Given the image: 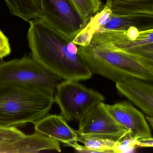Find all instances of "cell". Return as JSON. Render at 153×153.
I'll return each instance as SVG.
<instances>
[{
	"label": "cell",
	"mask_w": 153,
	"mask_h": 153,
	"mask_svg": "<svg viewBox=\"0 0 153 153\" xmlns=\"http://www.w3.org/2000/svg\"><path fill=\"white\" fill-rule=\"evenodd\" d=\"M36 132L57 140L76 150L79 135L67 124L62 115H47L34 124Z\"/></svg>",
	"instance_id": "obj_10"
},
{
	"label": "cell",
	"mask_w": 153,
	"mask_h": 153,
	"mask_svg": "<svg viewBox=\"0 0 153 153\" xmlns=\"http://www.w3.org/2000/svg\"><path fill=\"white\" fill-rule=\"evenodd\" d=\"M137 147H153V137L135 141Z\"/></svg>",
	"instance_id": "obj_21"
},
{
	"label": "cell",
	"mask_w": 153,
	"mask_h": 153,
	"mask_svg": "<svg viewBox=\"0 0 153 153\" xmlns=\"http://www.w3.org/2000/svg\"><path fill=\"white\" fill-rule=\"evenodd\" d=\"M100 104L117 122L130 131L133 139L142 140L152 137L151 128L146 118L131 103L122 102L113 105L103 102Z\"/></svg>",
	"instance_id": "obj_8"
},
{
	"label": "cell",
	"mask_w": 153,
	"mask_h": 153,
	"mask_svg": "<svg viewBox=\"0 0 153 153\" xmlns=\"http://www.w3.org/2000/svg\"><path fill=\"white\" fill-rule=\"evenodd\" d=\"M80 15L89 20L101 8V0H71Z\"/></svg>",
	"instance_id": "obj_16"
},
{
	"label": "cell",
	"mask_w": 153,
	"mask_h": 153,
	"mask_svg": "<svg viewBox=\"0 0 153 153\" xmlns=\"http://www.w3.org/2000/svg\"><path fill=\"white\" fill-rule=\"evenodd\" d=\"M25 134L15 127L0 126V152L5 146L15 142Z\"/></svg>",
	"instance_id": "obj_18"
},
{
	"label": "cell",
	"mask_w": 153,
	"mask_h": 153,
	"mask_svg": "<svg viewBox=\"0 0 153 153\" xmlns=\"http://www.w3.org/2000/svg\"><path fill=\"white\" fill-rule=\"evenodd\" d=\"M112 15L134 19H153V0H109Z\"/></svg>",
	"instance_id": "obj_12"
},
{
	"label": "cell",
	"mask_w": 153,
	"mask_h": 153,
	"mask_svg": "<svg viewBox=\"0 0 153 153\" xmlns=\"http://www.w3.org/2000/svg\"><path fill=\"white\" fill-rule=\"evenodd\" d=\"M54 102V96L35 87L0 84V126L35 124L47 115Z\"/></svg>",
	"instance_id": "obj_2"
},
{
	"label": "cell",
	"mask_w": 153,
	"mask_h": 153,
	"mask_svg": "<svg viewBox=\"0 0 153 153\" xmlns=\"http://www.w3.org/2000/svg\"><path fill=\"white\" fill-rule=\"evenodd\" d=\"M112 17L110 2L108 0L102 9L90 19L86 27L94 34L109 22Z\"/></svg>",
	"instance_id": "obj_15"
},
{
	"label": "cell",
	"mask_w": 153,
	"mask_h": 153,
	"mask_svg": "<svg viewBox=\"0 0 153 153\" xmlns=\"http://www.w3.org/2000/svg\"><path fill=\"white\" fill-rule=\"evenodd\" d=\"M78 53L92 73L117 83L134 78L153 81V72L122 50L91 42L78 47Z\"/></svg>",
	"instance_id": "obj_3"
},
{
	"label": "cell",
	"mask_w": 153,
	"mask_h": 153,
	"mask_svg": "<svg viewBox=\"0 0 153 153\" xmlns=\"http://www.w3.org/2000/svg\"><path fill=\"white\" fill-rule=\"evenodd\" d=\"M108 46L125 50L153 43V23L144 27L133 26L126 30H108L102 36Z\"/></svg>",
	"instance_id": "obj_9"
},
{
	"label": "cell",
	"mask_w": 153,
	"mask_h": 153,
	"mask_svg": "<svg viewBox=\"0 0 153 153\" xmlns=\"http://www.w3.org/2000/svg\"><path fill=\"white\" fill-rule=\"evenodd\" d=\"M94 33L85 26L73 40L74 43L80 46H85L90 45Z\"/></svg>",
	"instance_id": "obj_19"
},
{
	"label": "cell",
	"mask_w": 153,
	"mask_h": 153,
	"mask_svg": "<svg viewBox=\"0 0 153 153\" xmlns=\"http://www.w3.org/2000/svg\"><path fill=\"white\" fill-rule=\"evenodd\" d=\"M27 33L32 57L64 80L85 81L93 74L71 40L39 18L30 21Z\"/></svg>",
	"instance_id": "obj_1"
},
{
	"label": "cell",
	"mask_w": 153,
	"mask_h": 153,
	"mask_svg": "<svg viewBox=\"0 0 153 153\" xmlns=\"http://www.w3.org/2000/svg\"><path fill=\"white\" fill-rule=\"evenodd\" d=\"M62 80L29 57L6 62L1 59L0 62V84H24L54 96L56 87Z\"/></svg>",
	"instance_id": "obj_4"
},
{
	"label": "cell",
	"mask_w": 153,
	"mask_h": 153,
	"mask_svg": "<svg viewBox=\"0 0 153 153\" xmlns=\"http://www.w3.org/2000/svg\"><path fill=\"white\" fill-rule=\"evenodd\" d=\"M54 98L66 120L79 122L93 107L105 100L100 93L70 80H65L57 85Z\"/></svg>",
	"instance_id": "obj_5"
},
{
	"label": "cell",
	"mask_w": 153,
	"mask_h": 153,
	"mask_svg": "<svg viewBox=\"0 0 153 153\" xmlns=\"http://www.w3.org/2000/svg\"><path fill=\"white\" fill-rule=\"evenodd\" d=\"M139 19L127 17H118L112 15V18L105 26L98 31L106 30H126L131 26L142 27L146 25L139 24ZM98 32V31H97Z\"/></svg>",
	"instance_id": "obj_17"
},
{
	"label": "cell",
	"mask_w": 153,
	"mask_h": 153,
	"mask_svg": "<svg viewBox=\"0 0 153 153\" xmlns=\"http://www.w3.org/2000/svg\"><path fill=\"white\" fill-rule=\"evenodd\" d=\"M116 84L121 95L142 110L146 116L153 118V84L134 78Z\"/></svg>",
	"instance_id": "obj_11"
},
{
	"label": "cell",
	"mask_w": 153,
	"mask_h": 153,
	"mask_svg": "<svg viewBox=\"0 0 153 153\" xmlns=\"http://www.w3.org/2000/svg\"><path fill=\"white\" fill-rule=\"evenodd\" d=\"M146 118L147 122L150 124V125L153 128V118L146 116Z\"/></svg>",
	"instance_id": "obj_22"
},
{
	"label": "cell",
	"mask_w": 153,
	"mask_h": 153,
	"mask_svg": "<svg viewBox=\"0 0 153 153\" xmlns=\"http://www.w3.org/2000/svg\"><path fill=\"white\" fill-rule=\"evenodd\" d=\"M13 15L27 22L39 18L42 13L40 0H4Z\"/></svg>",
	"instance_id": "obj_13"
},
{
	"label": "cell",
	"mask_w": 153,
	"mask_h": 153,
	"mask_svg": "<svg viewBox=\"0 0 153 153\" xmlns=\"http://www.w3.org/2000/svg\"><path fill=\"white\" fill-rule=\"evenodd\" d=\"M78 142L83 144L76 149L79 153H114L116 142L114 140L93 137L79 136Z\"/></svg>",
	"instance_id": "obj_14"
},
{
	"label": "cell",
	"mask_w": 153,
	"mask_h": 153,
	"mask_svg": "<svg viewBox=\"0 0 153 153\" xmlns=\"http://www.w3.org/2000/svg\"><path fill=\"white\" fill-rule=\"evenodd\" d=\"M76 132L79 136L100 137L115 141L131 137L130 131L117 122L100 103L93 107L79 122Z\"/></svg>",
	"instance_id": "obj_7"
},
{
	"label": "cell",
	"mask_w": 153,
	"mask_h": 153,
	"mask_svg": "<svg viewBox=\"0 0 153 153\" xmlns=\"http://www.w3.org/2000/svg\"><path fill=\"white\" fill-rule=\"evenodd\" d=\"M11 51L8 38L0 30V59L9 55Z\"/></svg>",
	"instance_id": "obj_20"
},
{
	"label": "cell",
	"mask_w": 153,
	"mask_h": 153,
	"mask_svg": "<svg viewBox=\"0 0 153 153\" xmlns=\"http://www.w3.org/2000/svg\"><path fill=\"white\" fill-rule=\"evenodd\" d=\"M39 19L72 41L89 20L79 14L71 0H40Z\"/></svg>",
	"instance_id": "obj_6"
}]
</instances>
